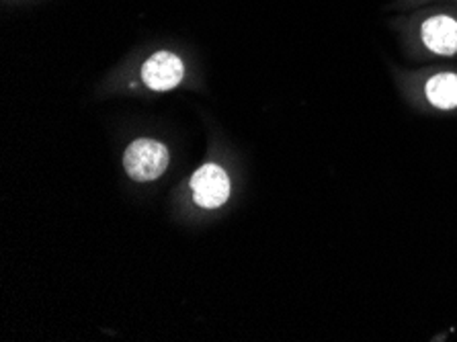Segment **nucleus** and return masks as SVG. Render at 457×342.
Returning a JSON list of instances; mask_svg holds the SVG:
<instances>
[{"label":"nucleus","mask_w":457,"mask_h":342,"mask_svg":"<svg viewBox=\"0 0 457 342\" xmlns=\"http://www.w3.org/2000/svg\"><path fill=\"white\" fill-rule=\"evenodd\" d=\"M183 76V60L170 52H156L142 66V80L146 82V87L158 90V93H166V90L181 85Z\"/></svg>","instance_id":"obj_3"},{"label":"nucleus","mask_w":457,"mask_h":342,"mask_svg":"<svg viewBox=\"0 0 457 342\" xmlns=\"http://www.w3.org/2000/svg\"><path fill=\"white\" fill-rule=\"evenodd\" d=\"M420 38L431 52L453 55L457 52V21L447 15L428 17L420 27Z\"/></svg>","instance_id":"obj_4"},{"label":"nucleus","mask_w":457,"mask_h":342,"mask_svg":"<svg viewBox=\"0 0 457 342\" xmlns=\"http://www.w3.org/2000/svg\"><path fill=\"white\" fill-rule=\"evenodd\" d=\"M193 199L204 209H216L230 197V179L221 166L207 163L191 177Z\"/></svg>","instance_id":"obj_2"},{"label":"nucleus","mask_w":457,"mask_h":342,"mask_svg":"<svg viewBox=\"0 0 457 342\" xmlns=\"http://www.w3.org/2000/svg\"><path fill=\"white\" fill-rule=\"evenodd\" d=\"M427 99L439 109H455L457 107V74L443 72L435 74L425 87Z\"/></svg>","instance_id":"obj_5"},{"label":"nucleus","mask_w":457,"mask_h":342,"mask_svg":"<svg viewBox=\"0 0 457 342\" xmlns=\"http://www.w3.org/2000/svg\"><path fill=\"white\" fill-rule=\"evenodd\" d=\"M123 166H126L128 174L134 180H140V183L156 180L158 177H162L166 166H169V150L156 139H136L126 150Z\"/></svg>","instance_id":"obj_1"}]
</instances>
